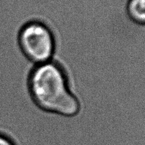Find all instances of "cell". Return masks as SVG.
<instances>
[{"label": "cell", "mask_w": 145, "mask_h": 145, "mask_svg": "<svg viewBox=\"0 0 145 145\" xmlns=\"http://www.w3.org/2000/svg\"><path fill=\"white\" fill-rule=\"evenodd\" d=\"M29 89L36 105L44 110L65 116L79 111V102L69 90L65 72L55 61L34 67L29 78Z\"/></svg>", "instance_id": "cell-1"}, {"label": "cell", "mask_w": 145, "mask_h": 145, "mask_svg": "<svg viewBox=\"0 0 145 145\" xmlns=\"http://www.w3.org/2000/svg\"><path fill=\"white\" fill-rule=\"evenodd\" d=\"M23 53L35 65L52 61L55 51V39L49 27L39 21L25 24L18 35Z\"/></svg>", "instance_id": "cell-2"}, {"label": "cell", "mask_w": 145, "mask_h": 145, "mask_svg": "<svg viewBox=\"0 0 145 145\" xmlns=\"http://www.w3.org/2000/svg\"><path fill=\"white\" fill-rule=\"evenodd\" d=\"M126 11L134 24L145 27V0H128Z\"/></svg>", "instance_id": "cell-3"}, {"label": "cell", "mask_w": 145, "mask_h": 145, "mask_svg": "<svg viewBox=\"0 0 145 145\" xmlns=\"http://www.w3.org/2000/svg\"><path fill=\"white\" fill-rule=\"evenodd\" d=\"M0 145H14V143L4 135L0 134Z\"/></svg>", "instance_id": "cell-4"}]
</instances>
